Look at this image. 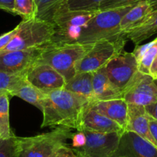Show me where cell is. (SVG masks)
Listing matches in <instances>:
<instances>
[{
    "label": "cell",
    "mask_w": 157,
    "mask_h": 157,
    "mask_svg": "<svg viewBox=\"0 0 157 157\" xmlns=\"http://www.w3.org/2000/svg\"><path fill=\"white\" fill-rule=\"evenodd\" d=\"M0 94H2V93H0Z\"/></svg>",
    "instance_id": "39"
},
{
    "label": "cell",
    "mask_w": 157,
    "mask_h": 157,
    "mask_svg": "<svg viewBox=\"0 0 157 157\" xmlns=\"http://www.w3.org/2000/svg\"><path fill=\"white\" fill-rule=\"evenodd\" d=\"M141 0H105L99 6V11L123 8L136 4Z\"/></svg>",
    "instance_id": "28"
},
{
    "label": "cell",
    "mask_w": 157,
    "mask_h": 157,
    "mask_svg": "<svg viewBox=\"0 0 157 157\" xmlns=\"http://www.w3.org/2000/svg\"><path fill=\"white\" fill-rule=\"evenodd\" d=\"M53 157H78V155L72 148L69 147L66 144L62 146Z\"/></svg>",
    "instance_id": "32"
},
{
    "label": "cell",
    "mask_w": 157,
    "mask_h": 157,
    "mask_svg": "<svg viewBox=\"0 0 157 157\" xmlns=\"http://www.w3.org/2000/svg\"><path fill=\"white\" fill-rule=\"evenodd\" d=\"M10 95L0 94V137L9 139L15 135L10 123Z\"/></svg>",
    "instance_id": "22"
},
{
    "label": "cell",
    "mask_w": 157,
    "mask_h": 157,
    "mask_svg": "<svg viewBox=\"0 0 157 157\" xmlns=\"http://www.w3.org/2000/svg\"><path fill=\"white\" fill-rule=\"evenodd\" d=\"M149 131L155 140V141L157 143V120H155L154 118L151 117L149 116Z\"/></svg>",
    "instance_id": "34"
},
{
    "label": "cell",
    "mask_w": 157,
    "mask_h": 157,
    "mask_svg": "<svg viewBox=\"0 0 157 157\" xmlns=\"http://www.w3.org/2000/svg\"><path fill=\"white\" fill-rule=\"evenodd\" d=\"M71 140L73 149H80L86 143V136L84 131H77V132L72 134Z\"/></svg>",
    "instance_id": "29"
},
{
    "label": "cell",
    "mask_w": 157,
    "mask_h": 157,
    "mask_svg": "<svg viewBox=\"0 0 157 157\" xmlns=\"http://www.w3.org/2000/svg\"><path fill=\"white\" fill-rule=\"evenodd\" d=\"M149 75H151L154 79L157 78V56L152 63L150 70H149Z\"/></svg>",
    "instance_id": "36"
},
{
    "label": "cell",
    "mask_w": 157,
    "mask_h": 157,
    "mask_svg": "<svg viewBox=\"0 0 157 157\" xmlns=\"http://www.w3.org/2000/svg\"><path fill=\"white\" fill-rule=\"evenodd\" d=\"M103 68L110 82L123 93V96L139 72L138 61L136 57L132 52L125 51L113 57Z\"/></svg>",
    "instance_id": "8"
},
{
    "label": "cell",
    "mask_w": 157,
    "mask_h": 157,
    "mask_svg": "<svg viewBox=\"0 0 157 157\" xmlns=\"http://www.w3.org/2000/svg\"><path fill=\"white\" fill-rule=\"evenodd\" d=\"M155 41H156V38H155L154 40H152V42H150V43H146V44H143V45L140 44L136 46L135 49H134V50L132 51V54H133L134 56L136 57V60L138 61V63L140 61L142 57L144 56V54L149 50V48H150L151 46L155 43Z\"/></svg>",
    "instance_id": "30"
},
{
    "label": "cell",
    "mask_w": 157,
    "mask_h": 157,
    "mask_svg": "<svg viewBox=\"0 0 157 157\" xmlns=\"http://www.w3.org/2000/svg\"><path fill=\"white\" fill-rule=\"evenodd\" d=\"M157 56V37L155 43L149 48L138 63V70L145 75H149V70L152 62Z\"/></svg>",
    "instance_id": "27"
},
{
    "label": "cell",
    "mask_w": 157,
    "mask_h": 157,
    "mask_svg": "<svg viewBox=\"0 0 157 157\" xmlns=\"http://www.w3.org/2000/svg\"><path fill=\"white\" fill-rule=\"evenodd\" d=\"M145 109L149 116L157 120V101L154 103L145 106Z\"/></svg>",
    "instance_id": "35"
},
{
    "label": "cell",
    "mask_w": 157,
    "mask_h": 157,
    "mask_svg": "<svg viewBox=\"0 0 157 157\" xmlns=\"http://www.w3.org/2000/svg\"><path fill=\"white\" fill-rule=\"evenodd\" d=\"M93 72H77L70 80L66 82L64 89L84 96L93 102Z\"/></svg>",
    "instance_id": "20"
},
{
    "label": "cell",
    "mask_w": 157,
    "mask_h": 157,
    "mask_svg": "<svg viewBox=\"0 0 157 157\" xmlns=\"http://www.w3.org/2000/svg\"><path fill=\"white\" fill-rule=\"evenodd\" d=\"M124 34L111 39L102 40L93 44L90 50L77 63V72H94L104 67L113 57L121 53L126 44Z\"/></svg>",
    "instance_id": "7"
},
{
    "label": "cell",
    "mask_w": 157,
    "mask_h": 157,
    "mask_svg": "<svg viewBox=\"0 0 157 157\" xmlns=\"http://www.w3.org/2000/svg\"><path fill=\"white\" fill-rule=\"evenodd\" d=\"M0 10L15 15L14 0H0Z\"/></svg>",
    "instance_id": "33"
},
{
    "label": "cell",
    "mask_w": 157,
    "mask_h": 157,
    "mask_svg": "<svg viewBox=\"0 0 157 157\" xmlns=\"http://www.w3.org/2000/svg\"><path fill=\"white\" fill-rule=\"evenodd\" d=\"M93 74V102L123 98V93L112 84L103 67Z\"/></svg>",
    "instance_id": "17"
},
{
    "label": "cell",
    "mask_w": 157,
    "mask_h": 157,
    "mask_svg": "<svg viewBox=\"0 0 157 157\" xmlns=\"http://www.w3.org/2000/svg\"><path fill=\"white\" fill-rule=\"evenodd\" d=\"M98 12L70 10L61 6L49 21L53 25L55 31L51 43H77L83 29Z\"/></svg>",
    "instance_id": "3"
},
{
    "label": "cell",
    "mask_w": 157,
    "mask_h": 157,
    "mask_svg": "<svg viewBox=\"0 0 157 157\" xmlns=\"http://www.w3.org/2000/svg\"><path fill=\"white\" fill-rule=\"evenodd\" d=\"M152 11L153 10L147 0H141L137 2L122 19L120 25L121 33H125L140 25Z\"/></svg>",
    "instance_id": "18"
},
{
    "label": "cell",
    "mask_w": 157,
    "mask_h": 157,
    "mask_svg": "<svg viewBox=\"0 0 157 157\" xmlns=\"http://www.w3.org/2000/svg\"><path fill=\"white\" fill-rule=\"evenodd\" d=\"M90 103L84 96L64 88L46 93L42 105L41 127L63 126L79 131L82 115Z\"/></svg>",
    "instance_id": "1"
},
{
    "label": "cell",
    "mask_w": 157,
    "mask_h": 157,
    "mask_svg": "<svg viewBox=\"0 0 157 157\" xmlns=\"http://www.w3.org/2000/svg\"><path fill=\"white\" fill-rule=\"evenodd\" d=\"M156 33L157 10L152 11L143 23L123 34L126 36V39H130L136 46H137Z\"/></svg>",
    "instance_id": "19"
},
{
    "label": "cell",
    "mask_w": 157,
    "mask_h": 157,
    "mask_svg": "<svg viewBox=\"0 0 157 157\" xmlns=\"http://www.w3.org/2000/svg\"><path fill=\"white\" fill-rule=\"evenodd\" d=\"M88 130L98 132H120L124 129L113 120L100 114L89 105L84 112L81 121L80 130Z\"/></svg>",
    "instance_id": "15"
},
{
    "label": "cell",
    "mask_w": 157,
    "mask_h": 157,
    "mask_svg": "<svg viewBox=\"0 0 157 157\" xmlns=\"http://www.w3.org/2000/svg\"><path fill=\"white\" fill-rule=\"evenodd\" d=\"M10 96H17L41 110L46 93L30 84L25 78Z\"/></svg>",
    "instance_id": "21"
},
{
    "label": "cell",
    "mask_w": 157,
    "mask_h": 157,
    "mask_svg": "<svg viewBox=\"0 0 157 157\" xmlns=\"http://www.w3.org/2000/svg\"><path fill=\"white\" fill-rule=\"evenodd\" d=\"M14 12L24 20L36 18V0H14Z\"/></svg>",
    "instance_id": "24"
},
{
    "label": "cell",
    "mask_w": 157,
    "mask_h": 157,
    "mask_svg": "<svg viewBox=\"0 0 157 157\" xmlns=\"http://www.w3.org/2000/svg\"><path fill=\"white\" fill-rule=\"evenodd\" d=\"M154 82H155V85H156V86H157V78H155V79H154Z\"/></svg>",
    "instance_id": "38"
},
{
    "label": "cell",
    "mask_w": 157,
    "mask_h": 157,
    "mask_svg": "<svg viewBox=\"0 0 157 157\" xmlns=\"http://www.w3.org/2000/svg\"><path fill=\"white\" fill-rule=\"evenodd\" d=\"M66 0H36V18L49 22L54 12Z\"/></svg>",
    "instance_id": "23"
},
{
    "label": "cell",
    "mask_w": 157,
    "mask_h": 157,
    "mask_svg": "<svg viewBox=\"0 0 157 157\" xmlns=\"http://www.w3.org/2000/svg\"><path fill=\"white\" fill-rule=\"evenodd\" d=\"M72 129L59 126L50 132L29 137L16 136L19 157H53L71 139Z\"/></svg>",
    "instance_id": "4"
},
{
    "label": "cell",
    "mask_w": 157,
    "mask_h": 157,
    "mask_svg": "<svg viewBox=\"0 0 157 157\" xmlns=\"http://www.w3.org/2000/svg\"><path fill=\"white\" fill-rule=\"evenodd\" d=\"M17 29L18 26H16L15 27L13 30H11V31L4 33V34L0 36V52H1V51L10 43V42L11 41L12 39H13V38L14 37L15 35H16Z\"/></svg>",
    "instance_id": "31"
},
{
    "label": "cell",
    "mask_w": 157,
    "mask_h": 157,
    "mask_svg": "<svg viewBox=\"0 0 157 157\" xmlns=\"http://www.w3.org/2000/svg\"><path fill=\"white\" fill-rule=\"evenodd\" d=\"M93 46V44L52 43L43 47L37 62L46 63L59 72L66 82L76 74L75 66Z\"/></svg>",
    "instance_id": "2"
},
{
    "label": "cell",
    "mask_w": 157,
    "mask_h": 157,
    "mask_svg": "<svg viewBox=\"0 0 157 157\" xmlns=\"http://www.w3.org/2000/svg\"><path fill=\"white\" fill-rule=\"evenodd\" d=\"M126 130L138 134L157 147V143L149 131V115L145 106L128 103V123Z\"/></svg>",
    "instance_id": "16"
},
{
    "label": "cell",
    "mask_w": 157,
    "mask_h": 157,
    "mask_svg": "<svg viewBox=\"0 0 157 157\" xmlns=\"http://www.w3.org/2000/svg\"><path fill=\"white\" fill-rule=\"evenodd\" d=\"M42 47L0 52V71L12 74H23L39 59Z\"/></svg>",
    "instance_id": "12"
},
{
    "label": "cell",
    "mask_w": 157,
    "mask_h": 157,
    "mask_svg": "<svg viewBox=\"0 0 157 157\" xmlns=\"http://www.w3.org/2000/svg\"><path fill=\"white\" fill-rule=\"evenodd\" d=\"M105 0H66L62 6L70 10L99 11V6Z\"/></svg>",
    "instance_id": "25"
},
{
    "label": "cell",
    "mask_w": 157,
    "mask_h": 157,
    "mask_svg": "<svg viewBox=\"0 0 157 157\" xmlns=\"http://www.w3.org/2000/svg\"><path fill=\"white\" fill-rule=\"evenodd\" d=\"M133 6L98 12L83 29L77 43L94 44L123 34L120 31V22Z\"/></svg>",
    "instance_id": "5"
},
{
    "label": "cell",
    "mask_w": 157,
    "mask_h": 157,
    "mask_svg": "<svg viewBox=\"0 0 157 157\" xmlns=\"http://www.w3.org/2000/svg\"><path fill=\"white\" fill-rule=\"evenodd\" d=\"M111 157H157V147L130 131H124Z\"/></svg>",
    "instance_id": "13"
},
{
    "label": "cell",
    "mask_w": 157,
    "mask_h": 157,
    "mask_svg": "<svg viewBox=\"0 0 157 157\" xmlns=\"http://www.w3.org/2000/svg\"><path fill=\"white\" fill-rule=\"evenodd\" d=\"M25 75L30 84L45 93L63 89L66 84V79L59 72L49 65L39 62L31 66Z\"/></svg>",
    "instance_id": "11"
},
{
    "label": "cell",
    "mask_w": 157,
    "mask_h": 157,
    "mask_svg": "<svg viewBox=\"0 0 157 157\" xmlns=\"http://www.w3.org/2000/svg\"><path fill=\"white\" fill-rule=\"evenodd\" d=\"M86 136V143L80 149H72L78 157H111L117 149L122 133L98 132L82 130Z\"/></svg>",
    "instance_id": "9"
},
{
    "label": "cell",
    "mask_w": 157,
    "mask_h": 157,
    "mask_svg": "<svg viewBox=\"0 0 157 157\" xmlns=\"http://www.w3.org/2000/svg\"><path fill=\"white\" fill-rule=\"evenodd\" d=\"M149 3L150 4L151 6H152V10H157V0H147Z\"/></svg>",
    "instance_id": "37"
},
{
    "label": "cell",
    "mask_w": 157,
    "mask_h": 157,
    "mask_svg": "<svg viewBox=\"0 0 157 157\" xmlns=\"http://www.w3.org/2000/svg\"><path fill=\"white\" fill-rule=\"evenodd\" d=\"M127 103L146 106L157 101V86L149 75L138 72L123 93Z\"/></svg>",
    "instance_id": "10"
},
{
    "label": "cell",
    "mask_w": 157,
    "mask_h": 157,
    "mask_svg": "<svg viewBox=\"0 0 157 157\" xmlns=\"http://www.w3.org/2000/svg\"><path fill=\"white\" fill-rule=\"evenodd\" d=\"M17 26L14 37L0 52L44 46L52 42L55 32L50 22L38 18L22 19Z\"/></svg>",
    "instance_id": "6"
},
{
    "label": "cell",
    "mask_w": 157,
    "mask_h": 157,
    "mask_svg": "<svg viewBox=\"0 0 157 157\" xmlns=\"http://www.w3.org/2000/svg\"><path fill=\"white\" fill-rule=\"evenodd\" d=\"M90 106L120 125L126 131L128 123V103L124 99L96 101Z\"/></svg>",
    "instance_id": "14"
},
{
    "label": "cell",
    "mask_w": 157,
    "mask_h": 157,
    "mask_svg": "<svg viewBox=\"0 0 157 157\" xmlns=\"http://www.w3.org/2000/svg\"><path fill=\"white\" fill-rule=\"evenodd\" d=\"M0 157H19L16 136L9 139L0 137Z\"/></svg>",
    "instance_id": "26"
}]
</instances>
